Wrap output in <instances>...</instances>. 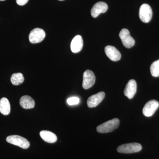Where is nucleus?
<instances>
[{"mask_svg":"<svg viewBox=\"0 0 159 159\" xmlns=\"http://www.w3.org/2000/svg\"><path fill=\"white\" fill-rule=\"evenodd\" d=\"M120 121L117 118L109 120L97 126V131L99 133H107L111 132L119 127Z\"/></svg>","mask_w":159,"mask_h":159,"instance_id":"obj_1","label":"nucleus"},{"mask_svg":"<svg viewBox=\"0 0 159 159\" xmlns=\"http://www.w3.org/2000/svg\"><path fill=\"white\" fill-rule=\"evenodd\" d=\"M6 140L8 143L19 146L23 149H27L30 146V142L25 138L20 136L16 135L9 136L7 137Z\"/></svg>","mask_w":159,"mask_h":159,"instance_id":"obj_2","label":"nucleus"},{"mask_svg":"<svg viewBox=\"0 0 159 159\" xmlns=\"http://www.w3.org/2000/svg\"><path fill=\"white\" fill-rule=\"evenodd\" d=\"M142 146L138 143H130L120 145L117 151L120 153L129 154L135 153L142 150Z\"/></svg>","mask_w":159,"mask_h":159,"instance_id":"obj_3","label":"nucleus"},{"mask_svg":"<svg viewBox=\"0 0 159 159\" xmlns=\"http://www.w3.org/2000/svg\"><path fill=\"white\" fill-rule=\"evenodd\" d=\"M139 15L140 19L143 22H149L152 18V9L148 4H143L139 9Z\"/></svg>","mask_w":159,"mask_h":159,"instance_id":"obj_4","label":"nucleus"},{"mask_svg":"<svg viewBox=\"0 0 159 159\" xmlns=\"http://www.w3.org/2000/svg\"><path fill=\"white\" fill-rule=\"evenodd\" d=\"M119 37L122 40L123 46L127 48H130L135 44V40L131 36L128 29H122L119 33Z\"/></svg>","mask_w":159,"mask_h":159,"instance_id":"obj_5","label":"nucleus"},{"mask_svg":"<svg viewBox=\"0 0 159 159\" xmlns=\"http://www.w3.org/2000/svg\"><path fill=\"white\" fill-rule=\"evenodd\" d=\"M46 33L42 29L36 28L32 30L29 35V39L31 43L41 42L44 39Z\"/></svg>","mask_w":159,"mask_h":159,"instance_id":"obj_6","label":"nucleus"},{"mask_svg":"<svg viewBox=\"0 0 159 159\" xmlns=\"http://www.w3.org/2000/svg\"><path fill=\"white\" fill-rule=\"evenodd\" d=\"M96 77L93 71L86 70L83 74L82 86L85 89L90 88L95 84Z\"/></svg>","mask_w":159,"mask_h":159,"instance_id":"obj_7","label":"nucleus"},{"mask_svg":"<svg viewBox=\"0 0 159 159\" xmlns=\"http://www.w3.org/2000/svg\"><path fill=\"white\" fill-rule=\"evenodd\" d=\"M159 103L157 100H150L144 106L143 109V114L146 117H151L156 111L158 108Z\"/></svg>","mask_w":159,"mask_h":159,"instance_id":"obj_8","label":"nucleus"},{"mask_svg":"<svg viewBox=\"0 0 159 159\" xmlns=\"http://www.w3.org/2000/svg\"><path fill=\"white\" fill-rule=\"evenodd\" d=\"M105 94L104 92H100L90 97L88 99L87 105L90 108H93L99 105L104 97Z\"/></svg>","mask_w":159,"mask_h":159,"instance_id":"obj_9","label":"nucleus"},{"mask_svg":"<svg viewBox=\"0 0 159 159\" xmlns=\"http://www.w3.org/2000/svg\"><path fill=\"white\" fill-rule=\"evenodd\" d=\"M108 9V6L104 2H98L95 4L91 9V15L93 17H97L101 13H105Z\"/></svg>","mask_w":159,"mask_h":159,"instance_id":"obj_10","label":"nucleus"},{"mask_svg":"<svg viewBox=\"0 0 159 159\" xmlns=\"http://www.w3.org/2000/svg\"><path fill=\"white\" fill-rule=\"evenodd\" d=\"M105 52L107 57L112 61H118L121 59V53L113 46H106L105 48Z\"/></svg>","mask_w":159,"mask_h":159,"instance_id":"obj_11","label":"nucleus"},{"mask_svg":"<svg viewBox=\"0 0 159 159\" xmlns=\"http://www.w3.org/2000/svg\"><path fill=\"white\" fill-rule=\"evenodd\" d=\"M137 85L136 81L134 80H129L125 86L124 91V95L129 99L133 98L137 92Z\"/></svg>","mask_w":159,"mask_h":159,"instance_id":"obj_12","label":"nucleus"},{"mask_svg":"<svg viewBox=\"0 0 159 159\" xmlns=\"http://www.w3.org/2000/svg\"><path fill=\"white\" fill-rule=\"evenodd\" d=\"M83 47V40L80 35L75 36L71 42L70 48L71 51L74 53H77L81 51Z\"/></svg>","mask_w":159,"mask_h":159,"instance_id":"obj_13","label":"nucleus"},{"mask_svg":"<svg viewBox=\"0 0 159 159\" xmlns=\"http://www.w3.org/2000/svg\"><path fill=\"white\" fill-rule=\"evenodd\" d=\"M39 134L41 138L45 142L49 143H54L57 142V136L52 132L48 130H42L41 131Z\"/></svg>","mask_w":159,"mask_h":159,"instance_id":"obj_14","label":"nucleus"},{"mask_svg":"<svg viewBox=\"0 0 159 159\" xmlns=\"http://www.w3.org/2000/svg\"><path fill=\"white\" fill-rule=\"evenodd\" d=\"M20 103L21 107L25 109L34 108L35 106L34 99L29 96H23L20 99Z\"/></svg>","mask_w":159,"mask_h":159,"instance_id":"obj_15","label":"nucleus"},{"mask_svg":"<svg viewBox=\"0 0 159 159\" xmlns=\"http://www.w3.org/2000/svg\"><path fill=\"white\" fill-rule=\"evenodd\" d=\"M11 110L10 102L9 100L5 97L0 99V112L3 115H9Z\"/></svg>","mask_w":159,"mask_h":159,"instance_id":"obj_16","label":"nucleus"},{"mask_svg":"<svg viewBox=\"0 0 159 159\" xmlns=\"http://www.w3.org/2000/svg\"><path fill=\"white\" fill-rule=\"evenodd\" d=\"M24 80H25V78L21 73H15L11 75V81L13 85H20L24 82Z\"/></svg>","mask_w":159,"mask_h":159,"instance_id":"obj_17","label":"nucleus"},{"mask_svg":"<svg viewBox=\"0 0 159 159\" xmlns=\"http://www.w3.org/2000/svg\"><path fill=\"white\" fill-rule=\"evenodd\" d=\"M150 72L153 77H159V59L152 64L150 66Z\"/></svg>","mask_w":159,"mask_h":159,"instance_id":"obj_18","label":"nucleus"},{"mask_svg":"<svg viewBox=\"0 0 159 159\" xmlns=\"http://www.w3.org/2000/svg\"><path fill=\"white\" fill-rule=\"evenodd\" d=\"M79 98L77 97H70L67 100L68 104L70 105H77L79 103Z\"/></svg>","mask_w":159,"mask_h":159,"instance_id":"obj_19","label":"nucleus"},{"mask_svg":"<svg viewBox=\"0 0 159 159\" xmlns=\"http://www.w3.org/2000/svg\"><path fill=\"white\" fill-rule=\"evenodd\" d=\"M29 0H16V3L20 6H23L26 5Z\"/></svg>","mask_w":159,"mask_h":159,"instance_id":"obj_20","label":"nucleus"},{"mask_svg":"<svg viewBox=\"0 0 159 159\" xmlns=\"http://www.w3.org/2000/svg\"><path fill=\"white\" fill-rule=\"evenodd\" d=\"M58 1H64V0H58Z\"/></svg>","mask_w":159,"mask_h":159,"instance_id":"obj_21","label":"nucleus"},{"mask_svg":"<svg viewBox=\"0 0 159 159\" xmlns=\"http://www.w3.org/2000/svg\"><path fill=\"white\" fill-rule=\"evenodd\" d=\"M5 1V0H0V1Z\"/></svg>","mask_w":159,"mask_h":159,"instance_id":"obj_22","label":"nucleus"}]
</instances>
